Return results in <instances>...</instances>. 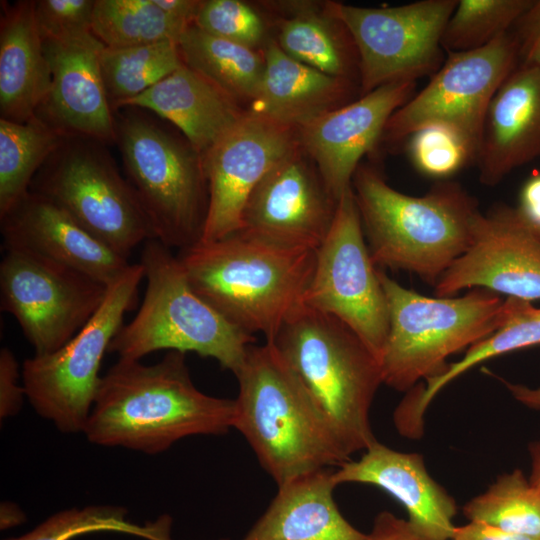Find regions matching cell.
Instances as JSON below:
<instances>
[{
	"label": "cell",
	"instance_id": "1",
	"mask_svg": "<svg viewBox=\"0 0 540 540\" xmlns=\"http://www.w3.org/2000/svg\"><path fill=\"white\" fill-rule=\"evenodd\" d=\"M234 417L235 399L198 390L185 353L168 351L152 365L119 358L101 377L83 433L96 445L153 455L188 436L224 434Z\"/></svg>",
	"mask_w": 540,
	"mask_h": 540
},
{
	"label": "cell",
	"instance_id": "2",
	"mask_svg": "<svg viewBox=\"0 0 540 540\" xmlns=\"http://www.w3.org/2000/svg\"><path fill=\"white\" fill-rule=\"evenodd\" d=\"M315 251L279 247L239 230L199 241L177 257L197 295L235 327L270 340L305 305Z\"/></svg>",
	"mask_w": 540,
	"mask_h": 540
},
{
	"label": "cell",
	"instance_id": "3",
	"mask_svg": "<svg viewBox=\"0 0 540 540\" xmlns=\"http://www.w3.org/2000/svg\"><path fill=\"white\" fill-rule=\"evenodd\" d=\"M233 428L280 486L300 475L351 460L298 377L269 341L252 345L235 374Z\"/></svg>",
	"mask_w": 540,
	"mask_h": 540
},
{
	"label": "cell",
	"instance_id": "4",
	"mask_svg": "<svg viewBox=\"0 0 540 540\" xmlns=\"http://www.w3.org/2000/svg\"><path fill=\"white\" fill-rule=\"evenodd\" d=\"M352 190L376 267L408 271L435 286L471 243L478 202L457 182L440 181L411 196L360 164Z\"/></svg>",
	"mask_w": 540,
	"mask_h": 540
},
{
	"label": "cell",
	"instance_id": "5",
	"mask_svg": "<svg viewBox=\"0 0 540 540\" xmlns=\"http://www.w3.org/2000/svg\"><path fill=\"white\" fill-rule=\"evenodd\" d=\"M266 341L298 377L350 456L377 441L370 409L383 384L382 370L353 330L304 305Z\"/></svg>",
	"mask_w": 540,
	"mask_h": 540
},
{
	"label": "cell",
	"instance_id": "6",
	"mask_svg": "<svg viewBox=\"0 0 540 540\" xmlns=\"http://www.w3.org/2000/svg\"><path fill=\"white\" fill-rule=\"evenodd\" d=\"M389 314L380 357L383 384L407 392L440 376L446 359L495 332L506 320L507 299L484 288L461 297H428L378 269Z\"/></svg>",
	"mask_w": 540,
	"mask_h": 540
},
{
	"label": "cell",
	"instance_id": "7",
	"mask_svg": "<svg viewBox=\"0 0 540 540\" xmlns=\"http://www.w3.org/2000/svg\"><path fill=\"white\" fill-rule=\"evenodd\" d=\"M140 263L146 278L142 304L114 336L108 352L128 360L159 350L194 352L235 375L255 336L232 325L197 295L177 255L157 239L144 242Z\"/></svg>",
	"mask_w": 540,
	"mask_h": 540
},
{
	"label": "cell",
	"instance_id": "8",
	"mask_svg": "<svg viewBox=\"0 0 540 540\" xmlns=\"http://www.w3.org/2000/svg\"><path fill=\"white\" fill-rule=\"evenodd\" d=\"M120 109L115 142L154 239L179 251L198 243L209 204L201 155L139 108Z\"/></svg>",
	"mask_w": 540,
	"mask_h": 540
},
{
	"label": "cell",
	"instance_id": "9",
	"mask_svg": "<svg viewBox=\"0 0 540 540\" xmlns=\"http://www.w3.org/2000/svg\"><path fill=\"white\" fill-rule=\"evenodd\" d=\"M100 140L64 135L34 176L29 191L66 212L124 258L154 239L149 220L127 179Z\"/></svg>",
	"mask_w": 540,
	"mask_h": 540
},
{
	"label": "cell",
	"instance_id": "10",
	"mask_svg": "<svg viewBox=\"0 0 540 540\" xmlns=\"http://www.w3.org/2000/svg\"><path fill=\"white\" fill-rule=\"evenodd\" d=\"M144 279L141 263L130 264L108 286L106 297L92 318L53 353L24 361L22 382L34 410L63 433L83 432L101 381L104 354L123 326L124 315L137 302Z\"/></svg>",
	"mask_w": 540,
	"mask_h": 540
},
{
	"label": "cell",
	"instance_id": "11",
	"mask_svg": "<svg viewBox=\"0 0 540 540\" xmlns=\"http://www.w3.org/2000/svg\"><path fill=\"white\" fill-rule=\"evenodd\" d=\"M458 0H421L385 8L328 2L359 57L360 96L396 81L433 76L445 61L441 41Z\"/></svg>",
	"mask_w": 540,
	"mask_h": 540
},
{
	"label": "cell",
	"instance_id": "12",
	"mask_svg": "<svg viewBox=\"0 0 540 540\" xmlns=\"http://www.w3.org/2000/svg\"><path fill=\"white\" fill-rule=\"evenodd\" d=\"M518 64L511 30L482 48L447 53L428 84L391 115L381 140L399 145L423 127L443 125L463 137L476 161L491 100Z\"/></svg>",
	"mask_w": 540,
	"mask_h": 540
},
{
	"label": "cell",
	"instance_id": "13",
	"mask_svg": "<svg viewBox=\"0 0 540 540\" xmlns=\"http://www.w3.org/2000/svg\"><path fill=\"white\" fill-rule=\"evenodd\" d=\"M305 305L346 324L380 362L389 331L388 306L352 187L339 199L330 230L315 251Z\"/></svg>",
	"mask_w": 540,
	"mask_h": 540
},
{
	"label": "cell",
	"instance_id": "14",
	"mask_svg": "<svg viewBox=\"0 0 540 540\" xmlns=\"http://www.w3.org/2000/svg\"><path fill=\"white\" fill-rule=\"evenodd\" d=\"M4 251L0 263L1 310L14 316L34 355L53 353L97 312L108 286L29 252Z\"/></svg>",
	"mask_w": 540,
	"mask_h": 540
},
{
	"label": "cell",
	"instance_id": "15",
	"mask_svg": "<svg viewBox=\"0 0 540 540\" xmlns=\"http://www.w3.org/2000/svg\"><path fill=\"white\" fill-rule=\"evenodd\" d=\"M337 203L297 141L251 192L240 230L279 247L316 250L330 230Z\"/></svg>",
	"mask_w": 540,
	"mask_h": 540
},
{
	"label": "cell",
	"instance_id": "16",
	"mask_svg": "<svg viewBox=\"0 0 540 540\" xmlns=\"http://www.w3.org/2000/svg\"><path fill=\"white\" fill-rule=\"evenodd\" d=\"M437 297L484 288L527 301L540 299V242L517 207L478 211L468 249L442 274Z\"/></svg>",
	"mask_w": 540,
	"mask_h": 540
},
{
	"label": "cell",
	"instance_id": "17",
	"mask_svg": "<svg viewBox=\"0 0 540 540\" xmlns=\"http://www.w3.org/2000/svg\"><path fill=\"white\" fill-rule=\"evenodd\" d=\"M296 144L295 130L245 111L202 156L209 204L200 241H215L241 229L251 192Z\"/></svg>",
	"mask_w": 540,
	"mask_h": 540
},
{
	"label": "cell",
	"instance_id": "18",
	"mask_svg": "<svg viewBox=\"0 0 540 540\" xmlns=\"http://www.w3.org/2000/svg\"><path fill=\"white\" fill-rule=\"evenodd\" d=\"M416 84L396 81L382 85L296 130L298 144L335 200L352 187L360 160L381 140L391 115L413 97Z\"/></svg>",
	"mask_w": 540,
	"mask_h": 540
},
{
	"label": "cell",
	"instance_id": "19",
	"mask_svg": "<svg viewBox=\"0 0 540 540\" xmlns=\"http://www.w3.org/2000/svg\"><path fill=\"white\" fill-rule=\"evenodd\" d=\"M51 86L36 117L64 135L115 142V116L99 66L105 45L89 33L67 40H43Z\"/></svg>",
	"mask_w": 540,
	"mask_h": 540
},
{
	"label": "cell",
	"instance_id": "20",
	"mask_svg": "<svg viewBox=\"0 0 540 540\" xmlns=\"http://www.w3.org/2000/svg\"><path fill=\"white\" fill-rule=\"evenodd\" d=\"M0 224L4 249L29 252L107 286L130 265L61 208L31 191L0 215Z\"/></svg>",
	"mask_w": 540,
	"mask_h": 540
},
{
	"label": "cell",
	"instance_id": "21",
	"mask_svg": "<svg viewBox=\"0 0 540 540\" xmlns=\"http://www.w3.org/2000/svg\"><path fill=\"white\" fill-rule=\"evenodd\" d=\"M333 480L337 486L362 483L384 490L405 508L408 523L422 539L452 540L456 501L430 476L421 454L376 441L358 460L334 470Z\"/></svg>",
	"mask_w": 540,
	"mask_h": 540
},
{
	"label": "cell",
	"instance_id": "22",
	"mask_svg": "<svg viewBox=\"0 0 540 540\" xmlns=\"http://www.w3.org/2000/svg\"><path fill=\"white\" fill-rule=\"evenodd\" d=\"M540 158V67L518 64L495 93L475 164L486 186Z\"/></svg>",
	"mask_w": 540,
	"mask_h": 540
},
{
	"label": "cell",
	"instance_id": "23",
	"mask_svg": "<svg viewBox=\"0 0 540 540\" xmlns=\"http://www.w3.org/2000/svg\"><path fill=\"white\" fill-rule=\"evenodd\" d=\"M263 54V78L248 111L296 131L352 101L358 84L354 80L304 65L285 54L274 40L268 41Z\"/></svg>",
	"mask_w": 540,
	"mask_h": 540
},
{
	"label": "cell",
	"instance_id": "24",
	"mask_svg": "<svg viewBox=\"0 0 540 540\" xmlns=\"http://www.w3.org/2000/svg\"><path fill=\"white\" fill-rule=\"evenodd\" d=\"M332 468L300 475L280 486L242 540H367L340 512Z\"/></svg>",
	"mask_w": 540,
	"mask_h": 540
},
{
	"label": "cell",
	"instance_id": "25",
	"mask_svg": "<svg viewBox=\"0 0 540 540\" xmlns=\"http://www.w3.org/2000/svg\"><path fill=\"white\" fill-rule=\"evenodd\" d=\"M123 107L151 111L169 121L201 157L245 113L238 101L184 63Z\"/></svg>",
	"mask_w": 540,
	"mask_h": 540
},
{
	"label": "cell",
	"instance_id": "26",
	"mask_svg": "<svg viewBox=\"0 0 540 540\" xmlns=\"http://www.w3.org/2000/svg\"><path fill=\"white\" fill-rule=\"evenodd\" d=\"M0 118L35 117L51 86V71L34 14V1L1 4Z\"/></svg>",
	"mask_w": 540,
	"mask_h": 540
},
{
	"label": "cell",
	"instance_id": "27",
	"mask_svg": "<svg viewBox=\"0 0 540 540\" xmlns=\"http://www.w3.org/2000/svg\"><path fill=\"white\" fill-rule=\"evenodd\" d=\"M508 314L504 323L491 335L470 346L463 358L448 363L443 374L418 383L409 391L394 411L398 432L417 439L424 432L425 412L434 397L467 370L493 357L540 344V308L530 301L508 297Z\"/></svg>",
	"mask_w": 540,
	"mask_h": 540
},
{
	"label": "cell",
	"instance_id": "28",
	"mask_svg": "<svg viewBox=\"0 0 540 540\" xmlns=\"http://www.w3.org/2000/svg\"><path fill=\"white\" fill-rule=\"evenodd\" d=\"M183 63L236 101L251 102L261 84L263 51L209 34L194 24L178 40Z\"/></svg>",
	"mask_w": 540,
	"mask_h": 540
},
{
	"label": "cell",
	"instance_id": "29",
	"mask_svg": "<svg viewBox=\"0 0 540 540\" xmlns=\"http://www.w3.org/2000/svg\"><path fill=\"white\" fill-rule=\"evenodd\" d=\"M292 59L325 74L359 82V57L346 27L326 11V16L306 10L282 21L276 41Z\"/></svg>",
	"mask_w": 540,
	"mask_h": 540
},
{
	"label": "cell",
	"instance_id": "30",
	"mask_svg": "<svg viewBox=\"0 0 540 540\" xmlns=\"http://www.w3.org/2000/svg\"><path fill=\"white\" fill-rule=\"evenodd\" d=\"M63 136L36 116L24 123L0 118V215L29 192Z\"/></svg>",
	"mask_w": 540,
	"mask_h": 540
},
{
	"label": "cell",
	"instance_id": "31",
	"mask_svg": "<svg viewBox=\"0 0 540 540\" xmlns=\"http://www.w3.org/2000/svg\"><path fill=\"white\" fill-rule=\"evenodd\" d=\"M183 64L178 43L162 41L128 47L105 46L99 66L113 112Z\"/></svg>",
	"mask_w": 540,
	"mask_h": 540
},
{
	"label": "cell",
	"instance_id": "32",
	"mask_svg": "<svg viewBox=\"0 0 540 540\" xmlns=\"http://www.w3.org/2000/svg\"><path fill=\"white\" fill-rule=\"evenodd\" d=\"M187 26L169 17L154 0H95L92 33L107 47L178 43Z\"/></svg>",
	"mask_w": 540,
	"mask_h": 540
},
{
	"label": "cell",
	"instance_id": "33",
	"mask_svg": "<svg viewBox=\"0 0 540 540\" xmlns=\"http://www.w3.org/2000/svg\"><path fill=\"white\" fill-rule=\"evenodd\" d=\"M172 518L161 515L156 520L138 524L128 518V510L116 505H88L54 513L31 531L4 540H72L97 532H114L144 540H173Z\"/></svg>",
	"mask_w": 540,
	"mask_h": 540
},
{
	"label": "cell",
	"instance_id": "34",
	"mask_svg": "<svg viewBox=\"0 0 540 540\" xmlns=\"http://www.w3.org/2000/svg\"><path fill=\"white\" fill-rule=\"evenodd\" d=\"M463 514L469 521L540 537V492L519 469L500 475L485 492L464 505Z\"/></svg>",
	"mask_w": 540,
	"mask_h": 540
},
{
	"label": "cell",
	"instance_id": "35",
	"mask_svg": "<svg viewBox=\"0 0 540 540\" xmlns=\"http://www.w3.org/2000/svg\"><path fill=\"white\" fill-rule=\"evenodd\" d=\"M533 0H458L445 27V52L482 48L511 30Z\"/></svg>",
	"mask_w": 540,
	"mask_h": 540
},
{
	"label": "cell",
	"instance_id": "36",
	"mask_svg": "<svg viewBox=\"0 0 540 540\" xmlns=\"http://www.w3.org/2000/svg\"><path fill=\"white\" fill-rule=\"evenodd\" d=\"M405 143L415 168L431 177L444 179L475 163V156L467 142L447 126L423 127Z\"/></svg>",
	"mask_w": 540,
	"mask_h": 540
},
{
	"label": "cell",
	"instance_id": "37",
	"mask_svg": "<svg viewBox=\"0 0 540 540\" xmlns=\"http://www.w3.org/2000/svg\"><path fill=\"white\" fill-rule=\"evenodd\" d=\"M214 36L256 49L265 36L260 15L239 0H205L193 22Z\"/></svg>",
	"mask_w": 540,
	"mask_h": 540
},
{
	"label": "cell",
	"instance_id": "38",
	"mask_svg": "<svg viewBox=\"0 0 540 540\" xmlns=\"http://www.w3.org/2000/svg\"><path fill=\"white\" fill-rule=\"evenodd\" d=\"M95 0H37L34 14L43 40H67L92 33Z\"/></svg>",
	"mask_w": 540,
	"mask_h": 540
},
{
	"label": "cell",
	"instance_id": "39",
	"mask_svg": "<svg viewBox=\"0 0 540 540\" xmlns=\"http://www.w3.org/2000/svg\"><path fill=\"white\" fill-rule=\"evenodd\" d=\"M511 31L516 39L519 63L540 67V0L532 1Z\"/></svg>",
	"mask_w": 540,
	"mask_h": 540
},
{
	"label": "cell",
	"instance_id": "40",
	"mask_svg": "<svg viewBox=\"0 0 540 540\" xmlns=\"http://www.w3.org/2000/svg\"><path fill=\"white\" fill-rule=\"evenodd\" d=\"M19 365L7 347L0 351V418L16 415L22 407L25 389L19 385Z\"/></svg>",
	"mask_w": 540,
	"mask_h": 540
},
{
	"label": "cell",
	"instance_id": "41",
	"mask_svg": "<svg viewBox=\"0 0 540 540\" xmlns=\"http://www.w3.org/2000/svg\"><path fill=\"white\" fill-rule=\"evenodd\" d=\"M367 540H424L410 526L407 520L398 518L389 511L376 515Z\"/></svg>",
	"mask_w": 540,
	"mask_h": 540
},
{
	"label": "cell",
	"instance_id": "42",
	"mask_svg": "<svg viewBox=\"0 0 540 540\" xmlns=\"http://www.w3.org/2000/svg\"><path fill=\"white\" fill-rule=\"evenodd\" d=\"M452 540H540V537L510 533L483 522L469 521L455 526Z\"/></svg>",
	"mask_w": 540,
	"mask_h": 540
},
{
	"label": "cell",
	"instance_id": "43",
	"mask_svg": "<svg viewBox=\"0 0 540 540\" xmlns=\"http://www.w3.org/2000/svg\"><path fill=\"white\" fill-rule=\"evenodd\" d=\"M517 209L531 227H540V173L524 183Z\"/></svg>",
	"mask_w": 540,
	"mask_h": 540
},
{
	"label": "cell",
	"instance_id": "44",
	"mask_svg": "<svg viewBox=\"0 0 540 540\" xmlns=\"http://www.w3.org/2000/svg\"><path fill=\"white\" fill-rule=\"evenodd\" d=\"M169 17L185 25L193 24L200 8L199 0H154Z\"/></svg>",
	"mask_w": 540,
	"mask_h": 540
},
{
	"label": "cell",
	"instance_id": "45",
	"mask_svg": "<svg viewBox=\"0 0 540 540\" xmlns=\"http://www.w3.org/2000/svg\"><path fill=\"white\" fill-rule=\"evenodd\" d=\"M503 382L516 400L529 408L540 410V388H530L507 381Z\"/></svg>",
	"mask_w": 540,
	"mask_h": 540
},
{
	"label": "cell",
	"instance_id": "46",
	"mask_svg": "<svg viewBox=\"0 0 540 540\" xmlns=\"http://www.w3.org/2000/svg\"><path fill=\"white\" fill-rule=\"evenodd\" d=\"M26 521V515L21 508L9 501H4L0 505V529L8 530L15 528Z\"/></svg>",
	"mask_w": 540,
	"mask_h": 540
},
{
	"label": "cell",
	"instance_id": "47",
	"mask_svg": "<svg viewBox=\"0 0 540 540\" xmlns=\"http://www.w3.org/2000/svg\"><path fill=\"white\" fill-rule=\"evenodd\" d=\"M529 452L531 456V484L540 492V441L530 444Z\"/></svg>",
	"mask_w": 540,
	"mask_h": 540
},
{
	"label": "cell",
	"instance_id": "48",
	"mask_svg": "<svg viewBox=\"0 0 540 540\" xmlns=\"http://www.w3.org/2000/svg\"><path fill=\"white\" fill-rule=\"evenodd\" d=\"M530 228L533 231V233H534L535 237L537 238V240L540 242V227H531L530 226Z\"/></svg>",
	"mask_w": 540,
	"mask_h": 540
},
{
	"label": "cell",
	"instance_id": "49",
	"mask_svg": "<svg viewBox=\"0 0 540 540\" xmlns=\"http://www.w3.org/2000/svg\"><path fill=\"white\" fill-rule=\"evenodd\" d=\"M220 540H229V539H227V538H224V539H220Z\"/></svg>",
	"mask_w": 540,
	"mask_h": 540
}]
</instances>
